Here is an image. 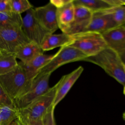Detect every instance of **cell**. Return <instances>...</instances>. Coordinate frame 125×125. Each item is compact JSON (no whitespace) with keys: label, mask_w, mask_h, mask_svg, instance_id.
Wrapping results in <instances>:
<instances>
[{"label":"cell","mask_w":125,"mask_h":125,"mask_svg":"<svg viewBox=\"0 0 125 125\" xmlns=\"http://www.w3.org/2000/svg\"><path fill=\"white\" fill-rule=\"evenodd\" d=\"M102 35L107 46L118 54L125 50V25L115 27Z\"/></svg>","instance_id":"13"},{"label":"cell","mask_w":125,"mask_h":125,"mask_svg":"<svg viewBox=\"0 0 125 125\" xmlns=\"http://www.w3.org/2000/svg\"><path fill=\"white\" fill-rule=\"evenodd\" d=\"M0 84L14 101L24 94L31 85L20 62L14 70L0 76Z\"/></svg>","instance_id":"2"},{"label":"cell","mask_w":125,"mask_h":125,"mask_svg":"<svg viewBox=\"0 0 125 125\" xmlns=\"http://www.w3.org/2000/svg\"><path fill=\"white\" fill-rule=\"evenodd\" d=\"M0 118L1 125H29L16 106L0 108Z\"/></svg>","instance_id":"15"},{"label":"cell","mask_w":125,"mask_h":125,"mask_svg":"<svg viewBox=\"0 0 125 125\" xmlns=\"http://www.w3.org/2000/svg\"><path fill=\"white\" fill-rule=\"evenodd\" d=\"M12 11L10 0H0V12Z\"/></svg>","instance_id":"26"},{"label":"cell","mask_w":125,"mask_h":125,"mask_svg":"<svg viewBox=\"0 0 125 125\" xmlns=\"http://www.w3.org/2000/svg\"><path fill=\"white\" fill-rule=\"evenodd\" d=\"M22 18L21 15L12 11L0 12V27H21Z\"/></svg>","instance_id":"21"},{"label":"cell","mask_w":125,"mask_h":125,"mask_svg":"<svg viewBox=\"0 0 125 125\" xmlns=\"http://www.w3.org/2000/svg\"><path fill=\"white\" fill-rule=\"evenodd\" d=\"M83 61L99 66L119 83L125 85L124 65L119 54L111 48L106 47L97 54L86 57Z\"/></svg>","instance_id":"1"},{"label":"cell","mask_w":125,"mask_h":125,"mask_svg":"<svg viewBox=\"0 0 125 125\" xmlns=\"http://www.w3.org/2000/svg\"><path fill=\"white\" fill-rule=\"evenodd\" d=\"M12 12L21 15L31 8L32 4L27 0H10Z\"/></svg>","instance_id":"23"},{"label":"cell","mask_w":125,"mask_h":125,"mask_svg":"<svg viewBox=\"0 0 125 125\" xmlns=\"http://www.w3.org/2000/svg\"><path fill=\"white\" fill-rule=\"evenodd\" d=\"M72 37L73 40L68 46L77 49L87 57L95 55L107 47L102 34L99 33L85 32Z\"/></svg>","instance_id":"4"},{"label":"cell","mask_w":125,"mask_h":125,"mask_svg":"<svg viewBox=\"0 0 125 125\" xmlns=\"http://www.w3.org/2000/svg\"><path fill=\"white\" fill-rule=\"evenodd\" d=\"M122 117L124 120L125 121V111L123 113V115H122Z\"/></svg>","instance_id":"31"},{"label":"cell","mask_w":125,"mask_h":125,"mask_svg":"<svg viewBox=\"0 0 125 125\" xmlns=\"http://www.w3.org/2000/svg\"><path fill=\"white\" fill-rule=\"evenodd\" d=\"M123 93L125 95V85L124 86V90H123Z\"/></svg>","instance_id":"32"},{"label":"cell","mask_w":125,"mask_h":125,"mask_svg":"<svg viewBox=\"0 0 125 125\" xmlns=\"http://www.w3.org/2000/svg\"><path fill=\"white\" fill-rule=\"evenodd\" d=\"M111 6H125V0H105Z\"/></svg>","instance_id":"28"},{"label":"cell","mask_w":125,"mask_h":125,"mask_svg":"<svg viewBox=\"0 0 125 125\" xmlns=\"http://www.w3.org/2000/svg\"><path fill=\"white\" fill-rule=\"evenodd\" d=\"M104 11L110 15L118 26L125 25V6L112 7Z\"/></svg>","instance_id":"22"},{"label":"cell","mask_w":125,"mask_h":125,"mask_svg":"<svg viewBox=\"0 0 125 125\" xmlns=\"http://www.w3.org/2000/svg\"><path fill=\"white\" fill-rule=\"evenodd\" d=\"M73 2L75 5L86 8L92 13L104 11L112 7L105 0H73Z\"/></svg>","instance_id":"19"},{"label":"cell","mask_w":125,"mask_h":125,"mask_svg":"<svg viewBox=\"0 0 125 125\" xmlns=\"http://www.w3.org/2000/svg\"><path fill=\"white\" fill-rule=\"evenodd\" d=\"M83 71V68L82 66H79L70 73L63 76L58 81L59 85L53 104L55 108L66 95Z\"/></svg>","instance_id":"12"},{"label":"cell","mask_w":125,"mask_h":125,"mask_svg":"<svg viewBox=\"0 0 125 125\" xmlns=\"http://www.w3.org/2000/svg\"><path fill=\"white\" fill-rule=\"evenodd\" d=\"M43 53L41 46L38 44L29 42L19 46L15 51L14 54L21 62L27 63L37 56Z\"/></svg>","instance_id":"16"},{"label":"cell","mask_w":125,"mask_h":125,"mask_svg":"<svg viewBox=\"0 0 125 125\" xmlns=\"http://www.w3.org/2000/svg\"><path fill=\"white\" fill-rule=\"evenodd\" d=\"M29 125H43L42 120H38L36 121H34L32 122L29 124Z\"/></svg>","instance_id":"30"},{"label":"cell","mask_w":125,"mask_h":125,"mask_svg":"<svg viewBox=\"0 0 125 125\" xmlns=\"http://www.w3.org/2000/svg\"><path fill=\"white\" fill-rule=\"evenodd\" d=\"M51 74H39L32 82L27 90L14 100L16 106L19 109L23 108L35 100L46 93L50 87L49 81Z\"/></svg>","instance_id":"5"},{"label":"cell","mask_w":125,"mask_h":125,"mask_svg":"<svg viewBox=\"0 0 125 125\" xmlns=\"http://www.w3.org/2000/svg\"><path fill=\"white\" fill-rule=\"evenodd\" d=\"M124 69H125V65H124Z\"/></svg>","instance_id":"34"},{"label":"cell","mask_w":125,"mask_h":125,"mask_svg":"<svg viewBox=\"0 0 125 125\" xmlns=\"http://www.w3.org/2000/svg\"><path fill=\"white\" fill-rule=\"evenodd\" d=\"M72 0H51L49 2L58 9L62 7Z\"/></svg>","instance_id":"27"},{"label":"cell","mask_w":125,"mask_h":125,"mask_svg":"<svg viewBox=\"0 0 125 125\" xmlns=\"http://www.w3.org/2000/svg\"><path fill=\"white\" fill-rule=\"evenodd\" d=\"M29 42L21 27H0V51L14 54L19 46Z\"/></svg>","instance_id":"7"},{"label":"cell","mask_w":125,"mask_h":125,"mask_svg":"<svg viewBox=\"0 0 125 125\" xmlns=\"http://www.w3.org/2000/svg\"><path fill=\"white\" fill-rule=\"evenodd\" d=\"M54 55H46L42 53L27 63L20 62L24 70L30 84H31L32 82L38 75L41 69L50 61Z\"/></svg>","instance_id":"14"},{"label":"cell","mask_w":125,"mask_h":125,"mask_svg":"<svg viewBox=\"0 0 125 125\" xmlns=\"http://www.w3.org/2000/svg\"><path fill=\"white\" fill-rule=\"evenodd\" d=\"M117 26L109 14L104 11L96 12L93 13L90 22L83 33L92 32L102 34Z\"/></svg>","instance_id":"11"},{"label":"cell","mask_w":125,"mask_h":125,"mask_svg":"<svg viewBox=\"0 0 125 125\" xmlns=\"http://www.w3.org/2000/svg\"><path fill=\"white\" fill-rule=\"evenodd\" d=\"M18 64L14 53L0 51V76L11 72Z\"/></svg>","instance_id":"20"},{"label":"cell","mask_w":125,"mask_h":125,"mask_svg":"<svg viewBox=\"0 0 125 125\" xmlns=\"http://www.w3.org/2000/svg\"><path fill=\"white\" fill-rule=\"evenodd\" d=\"M55 107L52 106L42 119L43 125H56L54 118Z\"/></svg>","instance_id":"25"},{"label":"cell","mask_w":125,"mask_h":125,"mask_svg":"<svg viewBox=\"0 0 125 125\" xmlns=\"http://www.w3.org/2000/svg\"><path fill=\"white\" fill-rule=\"evenodd\" d=\"M72 0L62 7L57 9V20L59 28L63 32L72 22L75 14V6Z\"/></svg>","instance_id":"18"},{"label":"cell","mask_w":125,"mask_h":125,"mask_svg":"<svg viewBox=\"0 0 125 125\" xmlns=\"http://www.w3.org/2000/svg\"><path fill=\"white\" fill-rule=\"evenodd\" d=\"M16 106L14 101L8 95L0 84V108Z\"/></svg>","instance_id":"24"},{"label":"cell","mask_w":125,"mask_h":125,"mask_svg":"<svg viewBox=\"0 0 125 125\" xmlns=\"http://www.w3.org/2000/svg\"><path fill=\"white\" fill-rule=\"evenodd\" d=\"M74 6V20L69 26L62 32L71 36L83 33L89 25L93 15L91 11L83 6Z\"/></svg>","instance_id":"10"},{"label":"cell","mask_w":125,"mask_h":125,"mask_svg":"<svg viewBox=\"0 0 125 125\" xmlns=\"http://www.w3.org/2000/svg\"><path fill=\"white\" fill-rule=\"evenodd\" d=\"M34 16L49 33L53 34L59 26L57 20V8L50 2L45 5L34 8Z\"/></svg>","instance_id":"9"},{"label":"cell","mask_w":125,"mask_h":125,"mask_svg":"<svg viewBox=\"0 0 125 125\" xmlns=\"http://www.w3.org/2000/svg\"><path fill=\"white\" fill-rule=\"evenodd\" d=\"M119 55L124 65H125V50L122 52L121 53L119 54Z\"/></svg>","instance_id":"29"},{"label":"cell","mask_w":125,"mask_h":125,"mask_svg":"<svg viewBox=\"0 0 125 125\" xmlns=\"http://www.w3.org/2000/svg\"><path fill=\"white\" fill-rule=\"evenodd\" d=\"M0 125H1V120H0Z\"/></svg>","instance_id":"33"},{"label":"cell","mask_w":125,"mask_h":125,"mask_svg":"<svg viewBox=\"0 0 125 125\" xmlns=\"http://www.w3.org/2000/svg\"><path fill=\"white\" fill-rule=\"evenodd\" d=\"M72 40V36L63 33L57 34H50L45 37L40 46L42 50L44 52L57 47L61 48L68 45Z\"/></svg>","instance_id":"17"},{"label":"cell","mask_w":125,"mask_h":125,"mask_svg":"<svg viewBox=\"0 0 125 125\" xmlns=\"http://www.w3.org/2000/svg\"><path fill=\"white\" fill-rule=\"evenodd\" d=\"M87 56L81 51L70 46H64L54 55L50 61L40 71L39 74H51L66 63L83 61Z\"/></svg>","instance_id":"6"},{"label":"cell","mask_w":125,"mask_h":125,"mask_svg":"<svg viewBox=\"0 0 125 125\" xmlns=\"http://www.w3.org/2000/svg\"><path fill=\"white\" fill-rule=\"evenodd\" d=\"M58 85V82L44 94L26 107L19 109L22 117L29 125L32 122L42 120L49 109L53 106Z\"/></svg>","instance_id":"3"},{"label":"cell","mask_w":125,"mask_h":125,"mask_svg":"<svg viewBox=\"0 0 125 125\" xmlns=\"http://www.w3.org/2000/svg\"><path fill=\"white\" fill-rule=\"evenodd\" d=\"M21 28L30 42L40 46L45 37L50 34L43 28L35 17L33 7L26 12L22 20Z\"/></svg>","instance_id":"8"}]
</instances>
